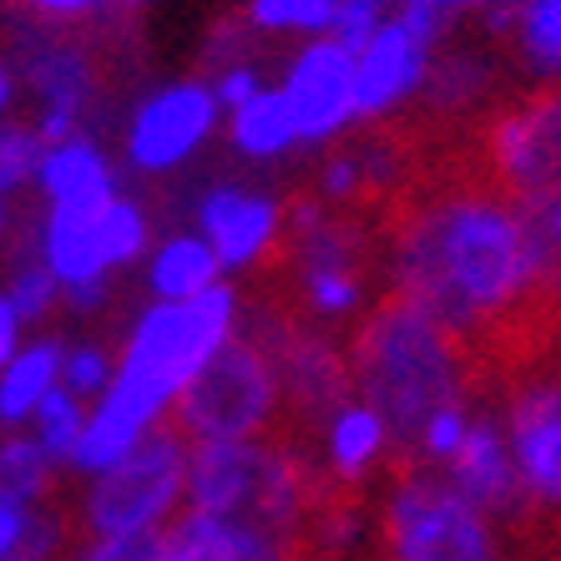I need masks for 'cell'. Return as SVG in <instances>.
Masks as SVG:
<instances>
[{
  "label": "cell",
  "instance_id": "obj_44",
  "mask_svg": "<svg viewBox=\"0 0 561 561\" xmlns=\"http://www.w3.org/2000/svg\"><path fill=\"white\" fill-rule=\"evenodd\" d=\"M294 561H329V557H313V551H299V557H294Z\"/></svg>",
  "mask_w": 561,
  "mask_h": 561
},
{
  "label": "cell",
  "instance_id": "obj_46",
  "mask_svg": "<svg viewBox=\"0 0 561 561\" xmlns=\"http://www.w3.org/2000/svg\"><path fill=\"white\" fill-rule=\"evenodd\" d=\"M557 557H561V547H557Z\"/></svg>",
  "mask_w": 561,
  "mask_h": 561
},
{
  "label": "cell",
  "instance_id": "obj_10",
  "mask_svg": "<svg viewBox=\"0 0 561 561\" xmlns=\"http://www.w3.org/2000/svg\"><path fill=\"white\" fill-rule=\"evenodd\" d=\"M172 425L193 445L208 440H263L288 425L278 354L263 319L249 304V324L208 359V369L193 379L178 400Z\"/></svg>",
  "mask_w": 561,
  "mask_h": 561
},
{
  "label": "cell",
  "instance_id": "obj_19",
  "mask_svg": "<svg viewBox=\"0 0 561 561\" xmlns=\"http://www.w3.org/2000/svg\"><path fill=\"white\" fill-rule=\"evenodd\" d=\"M501 77H506V61L496 56V46H450L445 41L440 61L431 71V87H425V102H420V127L425 131H445V127H476V122L501 102Z\"/></svg>",
  "mask_w": 561,
  "mask_h": 561
},
{
  "label": "cell",
  "instance_id": "obj_41",
  "mask_svg": "<svg viewBox=\"0 0 561 561\" xmlns=\"http://www.w3.org/2000/svg\"><path fill=\"white\" fill-rule=\"evenodd\" d=\"M15 233H21V208H15L11 197H0V249H11Z\"/></svg>",
  "mask_w": 561,
  "mask_h": 561
},
{
  "label": "cell",
  "instance_id": "obj_43",
  "mask_svg": "<svg viewBox=\"0 0 561 561\" xmlns=\"http://www.w3.org/2000/svg\"><path fill=\"white\" fill-rule=\"evenodd\" d=\"M106 5H117V11H142L147 0H106Z\"/></svg>",
  "mask_w": 561,
  "mask_h": 561
},
{
  "label": "cell",
  "instance_id": "obj_14",
  "mask_svg": "<svg viewBox=\"0 0 561 561\" xmlns=\"http://www.w3.org/2000/svg\"><path fill=\"white\" fill-rule=\"evenodd\" d=\"M187 228L208 238V249L218 253L228 278L268 274V268H278L288 243V197H278L263 183L218 178V183L197 187Z\"/></svg>",
  "mask_w": 561,
  "mask_h": 561
},
{
  "label": "cell",
  "instance_id": "obj_36",
  "mask_svg": "<svg viewBox=\"0 0 561 561\" xmlns=\"http://www.w3.org/2000/svg\"><path fill=\"white\" fill-rule=\"evenodd\" d=\"M390 0H340V11H334V26H329V36L340 41V46H350V51H359L369 36H375L385 21H390Z\"/></svg>",
  "mask_w": 561,
  "mask_h": 561
},
{
  "label": "cell",
  "instance_id": "obj_2",
  "mask_svg": "<svg viewBox=\"0 0 561 561\" xmlns=\"http://www.w3.org/2000/svg\"><path fill=\"white\" fill-rule=\"evenodd\" d=\"M243 324H249V299L238 294L233 278L197 299H147L127 319L112 385L87 405V431L71 456V476L77 481L96 476L152 431L172 425L183 390Z\"/></svg>",
  "mask_w": 561,
  "mask_h": 561
},
{
  "label": "cell",
  "instance_id": "obj_39",
  "mask_svg": "<svg viewBox=\"0 0 561 561\" xmlns=\"http://www.w3.org/2000/svg\"><path fill=\"white\" fill-rule=\"evenodd\" d=\"M21 102H26V92H21V71H15L11 56L0 51V122H11Z\"/></svg>",
  "mask_w": 561,
  "mask_h": 561
},
{
  "label": "cell",
  "instance_id": "obj_6",
  "mask_svg": "<svg viewBox=\"0 0 561 561\" xmlns=\"http://www.w3.org/2000/svg\"><path fill=\"white\" fill-rule=\"evenodd\" d=\"M375 547L369 561H531V541L470 496L435 466L400 460L369 496Z\"/></svg>",
  "mask_w": 561,
  "mask_h": 561
},
{
  "label": "cell",
  "instance_id": "obj_1",
  "mask_svg": "<svg viewBox=\"0 0 561 561\" xmlns=\"http://www.w3.org/2000/svg\"><path fill=\"white\" fill-rule=\"evenodd\" d=\"M379 284L410 299L485 365L547 340L551 299L522 208L470 157L431 162L390 213H379Z\"/></svg>",
  "mask_w": 561,
  "mask_h": 561
},
{
  "label": "cell",
  "instance_id": "obj_29",
  "mask_svg": "<svg viewBox=\"0 0 561 561\" xmlns=\"http://www.w3.org/2000/svg\"><path fill=\"white\" fill-rule=\"evenodd\" d=\"M340 0H243L238 21L259 41H319L334 26Z\"/></svg>",
  "mask_w": 561,
  "mask_h": 561
},
{
  "label": "cell",
  "instance_id": "obj_40",
  "mask_svg": "<svg viewBox=\"0 0 561 561\" xmlns=\"http://www.w3.org/2000/svg\"><path fill=\"white\" fill-rule=\"evenodd\" d=\"M390 5H420V11H435L445 21H456V15H481L491 0H390Z\"/></svg>",
  "mask_w": 561,
  "mask_h": 561
},
{
  "label": "cell",
  "instance_id": "obj_27",
  "mask_svg": "<svg viewBox=\"0 0 561 561\" xmlns=\"http://www.w3.org/2000/svg\"><path fill=\"white\" fill-rule=\"evenodd\" d=\"M71 516L56 506H21L0 496V561H61L71 547Z\"/></svg>",
  "mask_w": 561,
  "mask_h": 561
},
{
  "label": "cell",
  "instance_id": "obj_20",
  "mask_svg": "<svg viewBox=\"0 0 561 561\" xmlns=\"http://www.w3.org/2000/svg\"><path fill=\"white\" fill-rule=\"evenodd\" d=\"M481 21L491 46L506 51L511 71H522L531 87L561 92V0H491Z\"/></svg>",
  "mask_w": 561,
  "mask_h": 561
},
{
  "label": "cell",
  "instance_id": "obj_18",
  "mask_svg": "<svg viewBox=\"0 0 561 561\" xmlns=\"http://www.w3.org/2000/svg\"><path fill=\"white\" fill-rule=\"evenodd\" d=\"M440 476L456 485L460 496H470L476 506H485L491 516H501L506 526L526 536V511H522V481H516V460H511L506 431H501V415L485 394L476 415H470L466 440L456 445V456L440 466Z\"/></svg>",
  "mask_w": 561,
  "mask_h": 561
},
{
  "label": "cell",
  "instance_id": "obj_45",
  "mask_svg": "<svg viewBox=\"0 0 561 561\" xmlns=\"http://www.w3.org/2000/svg\"><path fill=\"white\" fill-rule=\"evenodd\" d=\"M531 561H561V557H557V551H541V557H531Z\"/></svg>",
  "mask_w": 561,
  "mask_h": 561
},
{
  "label": "cell",
  "instance_id": "obj_35",
  "mask_svg": "<svg viewBox=\"0 0 561 561\" xmlns=\"http://www.w3.org/2000/svg\"><path fill=\"white\" fill-rule=\"evenodd\" d=\"M102 11L106 0H11V15L36 21V26H56V31H87Z\"/></svg>",
  "mask_w": 561,
  "mask_h": 561
},
{
  "label": "cell",
  "instance_id": "obj_3",
  "mask_svg": "<svg viewBox=\"0 0 561 561\" xmlns=\"http://www.w3.org/2000/svg\"><path fill=\"white\" fill-rule=\"evenodd\" d=\"M354 394L385 415L400 440V456L420 425L450 405H476L491 390V365L460 334L415 309L410 299L379 294L369 313L344 334Z\"/></svg>",
  "mask_w": 561,
  "mask_h": 561
},
{
  "label": "cell",
  "instance_id": "obj_24",
  "mask_svg": "<svg viewBox=\"0 0 561 561\" xmlns=\"http://www.w3.org/2000/svg\"><path fill=\"white\" fill-rule=\"evenodd\" d=\"M61 340L36 334L0 365V435L5 431H26L56 390H61Z\"/></svg>",
  "mask_w": 561,
  "mask_h": 561
},
{
  "label": "cell",
  "instance_id": "obj_33",
  "mask_svg": "<svg viewBox=\"0 0 561 561\" xmlns=\"http://www.w3.org/2000/svg\"><path fill=\"white\" fill-rule=\"evenodd\" d=\"M46 157V137L31 122H0V197H26L36 193V172Z\"/></svg>",
  "mask_w": 561,
  "mask_h": 561
},
{
  "label": "cell",
  "instance_id": "obj_30",
  "mask_svg": "<svg viewBox=\"0 0 561 561\" xmlns=\"http://www.w3.org/2000/svg\"><path fill=\"white\" fill-rule=\"evenodd\" d=\"M96 233H102V253H106V263H112V274H127L157 243V222L142 197L117 193L96 208Z\"/></svg>",
  "mask_w": 561,
  "mask_h": 561
},
{
  "label": "cell",
  "instance_id": "obj_7",
  "mask_svg": "<svg viewBox=\"0 0 561 561\" xmlns=\"http://www.w3.org/2000/svg\"><path fill=\"white\" fill-rule=\"evenodd\" d=\"M288 309L319 329L350 334L385 294L379 284V222L365 213H340L313 193L288 197L284 243Z\"/></svg>",
  "mask_w": 561,
  "mask_h": 561
},
{
  "label": "cell",
  "instance_id": "obj_42",
  "mask_svg": "<svg viewBox=\"0 0 561 561\" xmlns=\"http://www.w3.org/2000/svg\"><path fill=\"white\" fill-rule=\"evenodd\" d=\"M547 344H551V354L561 359V304L551 309V324H547Z\"/></svg>",
  "mask_w": 561,
  "mask_h": 561
},
{
  "label": "cell",
  "instance_id": "obj_8",
  "mask_svg": "<svg viewBox=\"0 0 561 561\" xmlns=\"http://www.w3.org/2000/svg\"><path fill=\"white\" fill-rule=\"evenodd\" d=\"M491 405L501 415L516 481H522L526 541L536 551L561 547V359L551 344L511 354L491 369Z\"/></svg>",
  "mask_w": 561,
  "mask_h": 561
},
{
  "label": "cell",
  "instance_id": "obj_16",
  "mask_svg": "<svg viewBox=\"0 0 561 561\" xmlns=\"http://www.w3.org/2000/svg\"><path fill=\"white\" fill-rule=\"evenodd\" d=\"M274 340L278 354V379H284V405L294 435H309L334 405H344L354 394L350 375V344L334 329H319L299 319L294 309H253Z\"/></svg>",
  "mask_w": 561,
  "mask_h": 561
},
{
  "label": "cell",
  "instance_id": "obj_15",
  "mask_svg": "<svg viewBox=\"0 0 561 561\" xmlns=\"http://www.w3.org/2000/svg\"><path fill=\"white\" fill-rule=\"evenodd\" d=\"M304 152H329L359 131V92H354V51L334 36L299 41L274 71Z\"/></svg>",
  "mask_w": 561,
  "mask_h": 561
},
{
  "label": "cell",
  "instance_id": "obj_37",
  "mask_svg": "<svg viewBox=\"0 0 561 561\" xmlns=\"http://www.w3.org/2000/svg\"><path fill=\"white\" fill-rule=\"evenodd\" d=\"M61 561H157V541H122V536H71Z\"/></svg>",
  "mask_w": 561,
  "mask_h": 561
},
{
  "label": "cell",
  "instance_id": "obj_22",
  "mask_svg": "<svg viewBox=\"0 0 561 561\" xmlns=\"http://www.w3.org/2000/svg\"><path fill=\"white\" fill-rule=\"evenodd\" d=\"M299 547H288L268 531L238 522H218L203 511H183L168 531L157 536V561H294Z\"/></svg>",
  "mask_w": 561,
  "mask_h": 561
},
{
  "label": "cell",
  "instance_id": "obj_9",
  "mask_svg": "<svg viewBox=\"0 0 561 561\" xmlns=\"http://www.w3.org/2000/svg\"><path fill=\"white\" fill-rule=\"evenodd\" d=\"M187 460H193V440L178 425H162L106 470L81 476L66 511L77 536L157 541L187 511Z\"/></svg>",
  "mask_w": 561,
  "mask_h": 561
},
{
  "label": "cell",
  "instance_id": "obj_12",
  "mask_svg": "<svg viewBox=\"0 0 561 561\" xmlns=\"http://www.w3.org/2000/svg\"><path fill=\"white\" fill-rule=\"evenodd\" d=\"M222 102L213 92V81L203 71L157 81L137 102L127 106L117 131V162L122 172L142 178V183H162L172 172L193 168L197 157L213 147L222 131Z\"/></svg>",
  "mask_w": 561,
  "mask_h": 561
},
{
  "label": "cell",
  "instance_id": "obj_4",
  "mask_svg": "<svg viewBox=\"0 0 561 561\" xmlns=\"http://www.w3.org/2000/svg\"><path fill=\"white\" fill-rule=\"evenodd\" d=\"M466 157L522 208L551 299L561 304V92L526 87L501 96L466 131Z\"/></svg>",
  "mask_w": 561,
  "mask_h": 561
},
{
  "label": "cell",
  "instance_id": "obj_13",
  "mask_svg": "<svg viewBox=\"0 0 561 561\" xmlns=\"http://www.w3.org/2000/svg\"><path fill=\"white\" fill-rule=\"evenodd\" d=\"M445 41H450L445 15L420 11V5H394L390 21L354 51L359 127H405L415 117Z\"/></svg>",
  "mask_w": 561,
  "mask_h": 561
},
{
  "label": "cell",
  "instance_id": "obj_11",
  "mask_svg": "<svg viewBox=\"0 0 561 561\" xmlns=\"http://www.w3.org/2000/svg\"><path fill=\"white\" fill-rule=\"evenodd\" d=\"M5 56L21 71V92L31 102V127L46 142H61L71 131H87L96 102H102V56L81 31H56L36 26L21 15H5Z\"/></svg>",
  "mask_w": 561,
  "mask_h": 561
},
{
  "label": "cell",
  "instance_id": "obj_17",
  "mask_svg": "<svg viewBox=\"0 0 561 561\" xmlns=\"http://www.w3.org/2000/svg\"><path fill=\"white\" fill-rule=\"evenodd\" d=\"M309 450L313 470L324 491H350V496H375V485L400 466V440L385 425L375 405H365L359 394H350L344 405H334L309 435H299Z\"/></svg>",
  "mask_w": 561,
  "mask_h": 561
},
{
  "label": "cell",
  "instance_id": "obj_38",
  "mask_svg": "<svg viewBox=\"0 0 561 561\" xmlns=\"http://www.w3.org/2000/svg\"><path fill=\"white\" fill-rule=\"evenodd\" d=\"M26 340H31V334H26V319L15 313V304L5 299V288H0V365H5V359H11V354L21 350Z\"/></svg>",
  "mask_w": 561,
  "mask_h": 561
},
{
  "label": "cell",
  "instance_id": "obj_23",
  "mask_svg": "<svg viewBox=\"0 0 561 561\" xmlns=\"http://www.w3.org/2000/svg\"><path fill=\"white\" fill-rule=\"evenodd\" d=\"M228 284L218 253L208 249V238L197 228H172L157 233V243L142 259V288L147 299H197L208 288Z\"/></svg>",
  "mask_w": 561,
  "mask_h": 561
},
{
  "label": "cell",
  "instance_id": "obj_26",
  "mask_svg": "<svg viewBox=\"0 0 561 561\" xmlns=\"http://www.w3.org/2000/svg\"><path fill=\"white\" fill-rule=\"evenodd\" d=\"M375 547V511L369 496H350V491H324L304 531V551L329 561H369Z\"/></svg>",
  "mask_w": 561,
  "mask_h": 561
},
{
  "label": "cell",
  "instance_id": "obj_5",
  "mask_svg": "<svg viewBox=\"0 0 561 561\" xmlns=\"http://www.w3.org/2000/svg\"><path fill=\"white\" fill-rule=\"evenodd\" d=\"M319 496H324V481L299 435L208 440L193 445V460H187V511L268 531L299 551Z\"/></svg>",
  "mask_w": 561,
  "mask_h": 561
},
{
  "label": "cell",
  "instance_id": "obj_25",
  "mask_svg": "<svg viewBox=\"0 0 561 561\" xmlns=\"http://www.w3.org/2000/svg\"><path fill=\"white\" fill-rule=\"evenodd\" d=\"M222 137L233 147V157L253 162V168H274V162H288L294 152H304L299 131H294V117H288V106L274 81H268L259 96H249V102L228 106Z\"/></svg>",
  "mask_w": 561,
  "mask_h": 561
},
{
  "label": "cell",
  "instance_id": "obj_32",
  "mask_svg": "<svg viewBox=\"0 0 561 561\" xmlns=\"http://www.w3.org/2000/svg\"><path fill=\"white\" fill-rule=\"evenodd\" d=\"M26 431L36 435V445L56 460V466L71 470V456H77L81 431H87V400H77L71 390H56L51 400H46V405L31 415Z\"/></svg>",
  "mask_w": 561,
  "mask_h": 561
},
{
  "label": "cell",
  "instance_id": "obj_28",
  "mask_svg": "<svg viewBox=\"0 0 561 561\" xmlns=\"http://www.w3.org/2000/svg\"><path fill=\"white\" fill-rule=\"evenodd\" d=\"M61 466L36 445L31 431L0 435V496L21 501V506H51Z\"/></svg>",
  "mask_w": 561,
  "mask_h": 561
},
{
  "label": "cell",
  "instance_id": "obj_21",
  "mask_svg": "<svg viewBox=\"0 0 561 561\" xmlns=\"http://www.w3.org/2000/svg\"><path fill=\"white\" fill-rule=\"evenodd\" d=\"M122 193V162L96 131H71L61 142H46L36 172L41 208H96Z\"/></svg>",
  "mask_w": 561,
  "mask_h": 561
},
{
  "label": "cell",
  "instance_id": "obj_34",
  "mask_svg": "<svg viewBox=\"0 0 561 561\" xmlns=\"http://www.w3.org/2000/svg\"><path fill=\"white\" fill-rule=\"evenodd\" d=\"M112 375H117V344L81 334V340H71L61 350V390H71L87 405L112 385Z\"/></svg>",
  "mask_w": 561,
  "mask_h": 561
},
{
  "label": "cell",
  "instance_id": "obj_31",
  "mask_svg": "<svg viewBox=\"0 0 561 561\" xmlns=\"http://www.w3.org/2000/svg\"><path fill=\"white\" fill-rule=\"evenodd\" d=\"M5 299L15 304V313L31 324H51V313H61V284H56L51 274H46V263L36 259V253H15L11 268H5Z\"/></svg>",
  "mask_w": 561,
  "mask_h": 561
}]
</instances>
